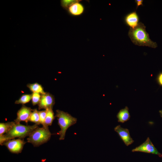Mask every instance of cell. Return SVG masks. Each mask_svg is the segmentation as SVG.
I'll return each mask as SVG.
<instances>
[{
	"mask_svg": "<svg viewBox=\"0 0 162 162\" xmlns=\"http://www.w3.org/2000/svg\"><path fill=\"white\" fill-rule=\"evenodd\" d=\"M55 116L57 118L58 124L61 128L58 133L60 136L59 140H63L67 130L70 127L76 123L77 119L68 112L58 110H56Z\"/></svg>",
	"mask_w": 162,
	"mask_h": 162,
	"instance_id": "obj_3",
	"label": "cell"
},
{
	"mask_svg": "<svg viewBox=\"0 0 162 162\" xmlns=\"http://www.w3.org/2000/svg\"><path fill=\"white\" fill-rule=\"evenodd\" d=\"M68 13L74 16L80 15L84 11V7L79 1L72 4L68 8Z\"/></svg>",
	"mask_w": 162,
	"mask_h": 162,
	"instance_id": "obj_11",
	"label": "cell"
},
{
	"mask_svg": "<svg viewBox=\"0 0 162 162\" xmlns=\"http://www.w3.org/2000/svg\"><path fill=\"white\" fill-rule=\"evenodd\" d=\"M51 136L48 127H38L28 136L27 142L32 143L34 146H38L49 141Z\"/></svg>",
	"mask_w": 162,
	"mask_h": 162,
	"instance_id": "obj_4",
	"label": "cell"
},
{
	"mask_svg": "<svg viewBox=\"0 0 162 162\" xmlns=\"http://www.w3.org/2000/svg\"><path fill=\"white\" fill-rule=\"evenodd\" d=\"M159 112L160 116L162 118V110H159Z\"/></svg>",
	"mask_w": 162,
	"mask_h": 162,
	"instance_id": "obj_23",
	"label": "cell"
},
{
	"mask_svg": "<svg viewBox=\"0 0 162 162\" xmlns=\"http://www.w3.org/2000/svg\"><path fill=\"white\" fill-rule=\"evenodd\" d=\"M15 122H8L0 123V136H2L9 131L15 124Z\"/></svg>",
	"mask_w": 162,
	"mask_h": 162,
	"instance_id": "obj_15",
	"label": "cell"
},
{
	"mask_svg": "<svg viewBox=\"0 0 162 162\" xmlns=\"http://www.w3.org/2000/svg\"><path fill=\"white\" fill-rule=\"evenodd\" d=\"M156 80L159 85L161 86H162V72L158 74Z\"/></svg>",
	"mask_w": 162,
	"mask_h": 162,
	"instance_id": "obj_21",
	"label": "cell"
},
{
	"mask_svg": "<svg viewBox=\"0 0 162 162\" xmlns=\"http://www.w3.org/2000/svg\"><path fill=\"white\" fill-rule=\"evenodd\" d=\"M29 121L33 122L38 125L40 124L39 111L37 109L32 110L29 118Z\"/></svg>",
	"mask_w": 162,
	"mask_h": 162,
	"instance_id": "obj_16",
	"label": "cell"
},
{
	"mask_svg": "<svg viewBox=\"0 0 162 162\" xmlns=\"http://www.w3.org/2000/svg\"><path fill=\"white\" fill-rule=\"evenodd\" d=\"M32 99L31 94H24L22 95L18 100H16L15 103L16 104H22L24 105L28 103Z\"/></svg>",
	"mask_w": 162,
	"mask_h": 162,
	"instance_id": "obj_17",
	"label": "cell"
},
{
	"mask_svg": "<svg viewBox=\"0 0 162 162\" xmlns=\"http://www.w3.org/2000/svg\"><path fill=\"white\" fill-rule=\"evenodd\" d=\"M26 142L23 139H14L5 142L2 145L5 146L11 153L18 154L21 152Z\"/></svg>",
	"mask_w": 162,
	"mask_h": 162,
	"instance_id": "obj_6",
	"label": "cell"
},
{
	"mask_svg": "<svg viewBox=\"0 0 162 162\" xmlns=\"http://www.w3.org/2000/svg\"><path fill=\"white\" fill-rule=\"evenodd\" d=\"M39 120L40 124L45 127V121L46 115V110L39 111Z\"/></svg>",
	"mask_w": 162,
	"mask_h": 162,
	"instance_id": "obj_20",
	"label": "cell"
},
{
	"mask_svg": "<svg viewBox=\"0 0 162 162\" xmlns=\"http://www.w3.org/2000/svg\"><path fill=\"white\" fill-rule=\"evenodd\" d=\"M55 103V98L53 95L48 92L41 94L40 100L38 104V110H45L52 108Z\"/></svg>",
	"mask_w": 162,
	"mask_h": 162,
	"instance_id": "obj_7",
	"label": "cell"
},
{
	"mask_svg": "<svg viewBox=\"0 0 162 162\" xmlns=\"http://www.w3.org/2000/svg\"><path fill=\"white\" fill-rule=\"evenodd\" d=\"M139 17L136 11H133L127 14L124 17V21L130 28H134L139 23Z\"/></svg>",
	"mask_w": 162,
	"mask_h": 162,
	"instance_id": "obj_10",
	"label": "cell"
},
{
	"mask_svg": "<svg viewBox=\"0 0 162 162\" xmlns=\"http://www.w3.org/2000/svg\"><path fill=\"white\" fill-rule=\"evenodd\" d=\"M114 129L126 146H128L134 142L131 137L129 130L128 129L122 128L120 125H118L115 127Z\"/></svg>",
	"mask_w": 162,
	"mask_h": 162,
	"instance_id": "obj_9",
	"label": "cell"
},
{
	"mask_svg": "<svg viewBox=\"0 0 162 162\" xmlns=\"http://www.w3.org/2000/svg\"><path fill=\"white\" fill-rule=\"evenodd\" d=\"M38 125H25L20 123H16L6 134L0 136V144L16 138L23 139L28 136L31 133L38 127Z\"/></svg>",
	"mask_w": 162,
	"mask_h": 162,
	"instance_id": "obj_2",
	"label": "cell"
},
{
	"mask_svg": "<svg viewBox=\"0 0 162 162\" xmlns=\"http://www.w3.org/2000/svg\"><path fill=\"white\" fill-rule=\"evenodd\" d=\"M132 152H141L158 155L162 158V154L159 152L148 137L145 141L140 146L132 150Z\"/></svg>",
	"mask_w": 162,
	"mask_h": 162,
	"instance_id": "obj_5",
	"label": "cell"
},
{
	"mask_svg": "<svg viewBox=\"0 0 162 162\" xmlns=\"http://www.w3.org/2000/svg\"><path fill=\"white\" fill-rule=\"evenodd\" d=\"M143 0H136L135 2L136 4V9H137L138 7L140 6H143Z\"/></svg>",
	"mask_w": 162,
	"mask_h": 162,
	"instance_id": "obj_22",
	"label": "cell"
},
{
	"mask_svg": "<svg viewBox=\"0 0 162 162\" xmlns=\"http://www.w3.org/2000/svg\"><path fill=\"white\" fill-rule=\"evenodd\" d=\"M146 28L144 24L141 22L134 28H130L128 32L130 38L135 45L154 48H156L157 44L150 38Z\"/></svg>",
	"mask_w": 162,
	"mask_h": 162,
	"instance_id": "obj_1",
	"label": "cell"
},
{
	"mask_svg": "<svg viewBox=\"0 0 162 162\" xmlns=\"http://www.w3.org/2000/svg\"><path fill=\"white\" fill-rule=\"evenodd\" d=\"M32 110L30 107L22 105L21 108L17 113V117L14 120L16 123H20L21 121H24L28 123Z\"/></svg>",
	"mask_w": 162,
	"mask_h": 162,
	"instance_id": "obj_8",
	"label": "cell"
},
{
	"mask_svg": "<svg viewBox=\"0 0 162 162\" xmlns=\"http://www.w3.org/2000/svg\"><path fill=\"white\" fill-rule=\"evenodd\" d=\"M130 117L129 109L127 106L124 109H121L117 115L118 122L122 123H124L129 120Z\"/></svg>",
	"mask_w": 162,
	"mask_h": 162,
	"instance_id": "obj_12",
	"label": "cell"
},
{
	"mask_svg": "<svg viewBox=\"0 0 162 162\" xmlns=\"http://www.w3.org/2000/svg\"><path fill=\"white\" fill-rule=\"evenodd\" d=\"M79 1L76 0H62L61 1V4L64 9H68L72 4Z\"/></svg>",
	"mask_w": 162,
	"mask_h": 162,
	"instance_id": "obj_19",
	"label": "cell"
},
{
	"mask_svg": "<svg viewBox=\"0 0 162 162\" xmlns=\"http://www.w3.org/2000/svg\"><path fill=\"white\" fill-rule=\"evenodd\" d=\"M27 86L32 93H37L42 94L46 92L44 91L42 86L37 82L28 83L27 84Z\"/></svg>",
	"mask_w": 162,
	"mask_h": 162,
	"instance_id": "obj_13",
	"label": "cell"
},
{
	"mask_svg": "<svg viewBox=\"0 0 162 162\" xmlns=\"http://www.w3.org/2000/svg\"><path fill=\"white\" fill-rule=\"evenodd\" d=\"M41 94L37 93H32V102L33 106L38 104L41 99Z\"/></svg>",
	"mask_w": 162,
	"mask_h": 162,
	"instance_id": "obj_18",
	"label": "cell"
},
{
	"mask_svg": "<svg viewBox=\"0 0 162 162\" xmlns=\"http://www.w3.org/2000/svg\"><path fill=\"white\" fill-rule=\"evenodd\" d=\"M46 115L45 121V127H48L52 124L55 118V116L52 108H49L46 109Z\"/></svg>",
	"mask_w": 162,
	"mask_h": 162,
	"instance_id": "obj_14",
	"label": "cell"
}]
</instances>
